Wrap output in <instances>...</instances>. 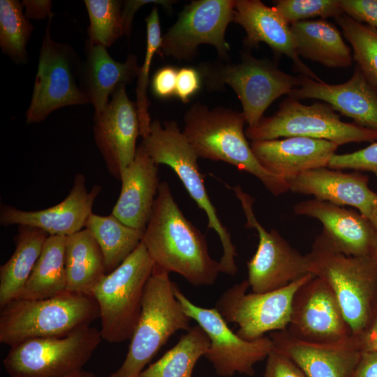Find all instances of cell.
I'll use <instances>...</instances> for the list:
<instances>
[{"label":"cell","instance_id":"cell-1","mask_svg":"<svg viewBox=\"0 0 377 377\" xmlns=\"http://www.w3.org/2000/svg\"><path fill=\"white\" fill-rule=\"evenodd\" d=\"M142 242L155 266L195 286L216 282L219 261L211 257L205 236L185 217L166 182L159 184Z\"/></svg>","mask_w":377,"mask_h":377},{"label":"cell","instance_id":"cell-2","mask_svg":"<svg viewBox=\"0 0 377 377\" xmlns=\"http://www.w3.org/2000/svg\"><path fill=\"white\" fill-rule=\"evenodd\" d=\"M183 133L198 158L228 163L258 178L274 195L289 191L287 182L265 170L254 156L244 131L242 112L228 108H209L196 103L184 115Z\"/></svg>","mask_w":377,"mask_h":377},{"label":"cell","instance_id":"cell-3","mask_svg":"<svg viewBox=\"0 0 377 377\" xmlns=\"http://www.w3.org/2000/svg\"><path fill=\"white\" fill-rule=\"evenodd\" d=\"M97 318L99 308L91 295L66 290L45 299H16L1 308L0 342L11 347L32 339L63 337Z\"/></svg>","mask_w":377,"mask_h":377},{"label":"cell","instance_id":"cell-4","mask_svg":"<svg viewBox=\"0 0 377 377\" xmlns=\"http://www.w3.org/2000/svg\"><path fill=\"white\" fill-rule=\"evenodd\" d=\"M306 255L313 274L330 286L353 337L359 338L377 311V258L346 256L330 247L320 235Z\"/></svg>","mask_w":377,"mask_h":377},{"label":"cell","instance_id":"cell-5","mask_svg":"<svg viewBox=\"0 0 377 377\" xmlns=\"http://www.w3.org/2000/svg\"><path fill=\"white\" fill-rule=\"evenodd\" d=\"M175 284L168 272L154 266L128 353L122 364L108 377H138L171 336L190 329L191 318L175 297Z\"/></svg>","mask_w":377,"mask_h":377},{"label":"cell","instance_id":"cell-6","mask_svg":"<svg viewBox=\"0 0 377 377\" xmlns=\"http://www.w3.org/2000/svg\"><path fill=\"white\" fill-rule=\"evenodd\" d=\"M141 145L158 165L171 168L182 181L186 190L206 214L208 228L218 234L223 248L219 261L220 272L235 275L238 270L237 256L230 234L222 224L212 203L199 170L195 151L175 121H151L149 133L142 138Z\"/></svg>","mask_w":377,"mask_h":377},{"label":"cell","instance_id":"cell-7","mask_svg":"<svg viewBox=\"0 0 377 377\" xmlns=\"http://www.w3.org/2000/svg\"><path fill=\"white\" fill-rule=\"evenodd\" d=\"M154 266L141 242L118 267L105 274L94 286L91 295L98 305L102 339L111 343L131 340Z\"/></svg>","mask_w":377,"mask_h":377},{"label":"cell","instance_id":"cell-8","mask_svg":"<svg viewBox=\"0 0 377 377\" xmlns=\"http://www.w3.org/2000/svg\"><path fill=\"white\" fill-rule=\"evenodd\" d=\"M198 70L209 90L230 87L242 105L248 127L256 126L269 105L300 85L299 77L288 74L267 59L244 52L239 62L200 64Z\"/></svg>","mask_w":377,"mask_h":377},{"label":"cell","instance_id":"cell-9","mask_svg":"<svg viewBox=\"0 0 377 377\" xmlns=\"http://www.w3.org/2000/svg\"><path fill=\"white\" fill-rule=\"evenodd\" d=\"M245 135L251 142L300 136L326 140L339 146L377 140V131L343 121L328 103L307 105L290 96L273 115L263 117L256 126L247 127Z\"/></svg>","mask_w":377,"mask_h":377},{"label":"cell","instance_id":"cell-10","mask_svg":"<svg viewBox=\"0 0 377 377\" xmlns=\"http://www.w3.org/2000/svg\"><path fill=\"white\" fill-rule=\"evenodd\" d=\"M101 340L100 330L91 326L32 339L10 347L3 364L10 377H71L83 371Z\"/></svg>","mask_w":377,"mask_h":377},{"label":"cell","instance_id":"cell-11","mask_svg":"<svg viewBox=\"0 0 377 377\" xmlns=\"http://www.w3.org/2000/svg\"><path fill=\"white\" fill-rule=\"evenodd\" d=\"M51 20L43 38L31 100L26 112L28 124L40 122L62 107L90 103L78 84L82 62L70 45L51 38Z\"/></svg>","mask_w":377,"mask_h":377},{"label":"cell","instance_id":"cell-12","mask_svg":"<svg viewBox=\"0 0 377 377\" xmlns=\"http://www.w3.org/2000/svg\"><path fill=\"white\" fill-rule=\"evenodd\" d=\"M314 276L307 274L283 288L263 293H246L249 284L246 279L227 289L215 308L228 323L237 325V334L241 338L253 341L268 332L287 329L295 293Z\"/></svg>","mask_w":377,"mask_h":377},{"label":"cell","instance_id":"cell-13","mask_svg":"<svg viewBox=\"0 0 377 377\" xmlns=\"http://www.w3.org/2000/svg\"><path fill=\"white\" fill-rule=\"evenodd\" d=\"M240 200L246 218V228L257 230V250L247 262L248 283L253 293H263L283 288L307 274H312L307 255L294 249L274 230L267 231L257 220L253 211L254 200L239 186L231 187Z\"/></svg>","mask_w":377,"mask_h":377},{"label":"cell","instance_id":"cell-14","mask_svg":"<svg viewBox=\"0 0 377 377\" xmlns=\"http://www.w3.org/2000/svg\"><path fill=\"white\" fill-rule=\"evenodd\" d=\"M175 295L184 312L194 320L209 339L205 355L213 365L217 375L230 377L235 374L251 376L254 365L266 359L274 348L269 337L247 341L234 333L218 310L193 304L175 286Z\"/></svg>","mask_w":377,"mask_h":377},{"label":"cell","instance_id":"cell-15","mask_svg":"<svg viewBox=\"0 0 377 377\" xmlns=\"http://www.w3.org/2000/svg\"><path fill=\"white\" fill-rule=\"evenodd\" d=\"M235 0H194L186 5L177 21L162 36L160 51L178 60L191 61L202 44L214 47L226 60L230 47L226 29L232 22Z\"/></svg>","mask_w":377,"mask_h":377},{"label":"cell","instance_id":"cell-16","mask_svg":"<svg viewBox=\"0 0 377 377\" xmlns=\"http://www.w3.org/2000/svg\"><path fill=\"white\" fill-rule=\"evenodd\" d=\"M286 330L298 339L315 343H337L353 337L334 293L316 276L295 293Z\"/></svg>","mask_w":377,"mask_h":377},{"label":"cell","instance_id":"cell-17","mask_svg":"<svg viewBox=\"0 0 377 377\" xmlns=\"http://www.w3.org/2000/svg\"><path fill=\"white\" fill-rule=\"evenodd\" d=\"M126 85H119L106 108L94 116L96 145L108 172L119 180L123 170L134 159L136 140L140 135L136 105L129 99Z\"/></svg>","mask_w":377,"mask_h":377},{"label":"cell","instance_id":"cell-18","mask_svg":"<svg viewBox=\"0 0 377 377\" xmlns=\"http://www.w3.org/2000/svg\"><path fill=\"white\" fill-rule=\"evenodd\" d=\"M295 214L318 219L320 236L334 250L348 256L374 257L377 254V230L358 211L313 198L297 203Z\"/></svg>","mask_w":377,"mask_h":377},{"label":"cell","instance_id":"cell-19","mask_svg":"<svg viewBox=\"0 0 377 377\" xmlns=\"http://www.w3.org/2000/svg\"><path fill=\"white\" fill-rule=\"evenodd\" d=\"M101 188V186L95 184L87 191L84 176L77 173L69 193L61 202L36 211L1 205L0 223L3 226H27L39 228L48 235L68 237L85 227Z\"/></svg>","mask_w":377,"mask_h":377},{"label":"cell","instance_id":"cell-20","mask_svg":"<svg viewBox=\"0 0 377 377\" xmlns=\"http://www.w3.org/2000/svg\"><path fill=\"white\" fill-rule=\"evenodd\" d=\"M362 172H343L328 167L310 170L288 182L289 191L339 206H350L377 227V193Z\"/></svg>","mask_w":377,"mask_h":377},{"label":"cell","instance_id":"cell-21","mask_svg":"<svg viewBox=\"0 0 377 377\" xmlns=\"http://www.w3.org/2000/svg\"><path fill=\"white\" fill-rule=\"evenodd\" d=\"M300 85L288 96L316 98L330 105L335 111L352 118L355 124L377 131V88L356 65L351 77L339 84H327L301 75Z\"/></svg>","mask_w":377,"mask_h":377},{"label":"cell","instance_id":"cell-22","mask_svg":"<svg viewBox=\"0 0 377 377\" xmlns=\"http://www.w3.org/2000/svg\"><path fill=\"white\" fill-rule=\"evenodd\" d=\"M274 348L296 364L307 377H350L362 350L357 338L337 343H315L292 336L286 329L269 336Z\"/></svg>","mask_w":377,"mask_h":377},{"label":"cell","instance_id":"cell-23","mask_svg":"<svg viewBox=\"0 0 377 377\" xmlns=\"http://www.w3.org/2000/svg\"><path fill=\"white\" fill-rule=\"evenodd\" d=\"M250 145L260 164L287 182L304 172L327 167L339 147L329 140L300 136L253 141Z\"/></svg>","mask_w":377,"mask_h":377},{"label":"cell","instance_id":"cell-24","mask_svg":"<svg viewBox=\"0 0 377 377\" xmlns=\"http://www.w3.org/2000/svg\"><path fill=\"white\" fill-rule=\"evenodd\" d=\"M232 22L244 29V43L248 47H257L265 43L274 53L290 58L302 75L320 80L297 55L290 25L273 7L259 0H235Z\"/></svg>","mask_w":377,"mask_h":377},{"label":"cell","instance_id":"cell-25","mask_svg":"<svg viewBox=\"0 0 377 377\" xmlns=\"http://www.w3.org/2000/svg\"><path fill=\"white\" fill-rule=\"evenodd\" d=\"M158 165L140 145L133 161L123 170L120 193L112 214L124 224L145 230L160 184Z\"/></svg>","mask_w":377,"mask_h":377},{"label":"cell","instance_id":"cell-26","mask_svg":"<svg viewBox=\"0 0 377 377\" xmlns=\"http://www.w3.org/2000/svg\"><path fill=\"white\" fill-rule=\"evenodd\" d=\"M140 67L135 54H128L124 62H118L110 57L106 47L87 40L80 83L94 106V116L106 108L109 96L119 85L130 83L138 77Z\"/></svg>","mask_w":377,"mask_h":377},{"label":"cell","instance_id":"cell-27","mask_svg":"<svg viewBox=\"0 0 377 377\" xmlns=\"http://www.w3.org/2000/svg\"><path fill=\"white\" fill-rule=\"evenodd\" d=\"M297 55L330 68L352 65L353 54L338 29L325 19L290 25Z\"/></svg>","mask_w":377,"mask_h":377},{"label":"cell","instance_id":"cell-28","mask_svg":"<svg viewBox=\"0 0 377 377\" xmlns=\"http://www.w3.org/2000/svg\"><path fill=\"white\" fill-rule=\"evenodd\" d=\"M48 236L39 228L18 226L15 249L0 267L1 308L20 295Z\"/></svg>","mask_w":377,"mask_h":377},{"label":"cell","instance_id":"cell-29","mask_svg":"<svg viewBox=\"0 0 377 377\" xmlns=\"http://www.w3.org/2000/svg\"><path fill=\"white\" fill-rule=\"evenodd\" d=\"M65 266L66 289L76 293L91 295L107 274L102 251L88 229L66 237Z\"/></svg>","mask_w":377,"mask_h":377},{"label":"cell","instance_id":"cell-30","mask_svg":"<svg viewBox=\"0 0 377 377\" xmlns=\"http://www.w3.org/2000/svg\"><path fill=\"white\" fill-rule=\"evenodd\" d=\"M66 237L49 235L17 299L41 300L67 290L65 266Z\"/></svg>","mask_w":377,"mask_h":377},{"label":"cell","instance_id":"cell-31","mask_svg":"<svg viewBox=\"0 0 377 377\" xmlns=\"http://www.w3.org/2000/svg\"><path fill=\"white\" fill-rule=\"evenodd\" d=\"M84 228L90 231L102 251L107 274L118 267L135 250L145 230L124 224L112 213L102 216L92 212Z\"/></svg>","mask_w":377,"mask_h":377},{"label":"cell","instance_id":"cell-32","mask_svg":"<svg viewBox=\"0 0 377 377\" xmlns=\"http://www.w3.org/2000/svg\"><path fill=\"white\" fill-rule=\"evenodd\" d=\"M209 339L198 325L191 327L178 342L138 377H191L198 360L205 356Z\"/></svg>","mask_w":377,"mask_h":377},{"label":"cell","instance_id":"cell-33","mask_svg":"<svg viewBox=\"0 0 377 377\" xmlns=\"http://www.w3.org/2000/svg\"><path fill=\"white\" fill-rule=\"evenodd\" d=\"M23 7L17 0L0 1V47L17 64L27 62L26 48L33 31Z\"/></svg>","mask_w":377,"mask_h":377},{"label":"cell","instance_id":"cell-34","mask_svg":"<svg viewBox=\"0 0 377 377\" xmlns=\"http://www.w3.org/2000/svg\"><path fill=\"white\" fill-rule=\"evenodd\" d=\"M336 20L352 46L353 60L367 79L377 88V29L358 22L345 14Z\"/></svg>","mask_w":377,"mask_h":377},{"label":"cell","instance_id":"cell-35","mask_svg":"<svg viewBox=\"0 0 377 377\" xmlns=\"http://www.w3.org/2000/svg\"><path fill=\"white\" fill-rule=\"evenodd\" d=\"M147 24V42L145 55L142 65L140 67L136 87V108L138 111L140 135L145 138L149 132L151 118L148 112L149 101L147 89L151 64L154 54L160 50L162 36L158 10L154 6L149 15L145 18Z\"/></svg>","mask_w":377,"mask_h":377},{"label":"cell","instance_id":"cell-36","mask_svg":"<svg viewBox=\"0 0 377 377\" xmlns=\"http://www.w3.org/2000/svg\"><path fill=\"white\" fill-rule=\"evenodd\" d=\"M89 17V40L105 47H110L124 34L121 11L123 3L117 0H85Z\"/></svg>","mask_w":377,"mask_h":377},{"label":"cell","instance_id":"cell-37","mask_svg":"<svg viewBox=\"0 0 377 377\" xmlns=\"http://www.w3.org/2000/svg\"><path fill=\"white\" fill-rule=\"evenodd\" d=\"M273 8L289 25L308 19H321L343 15L340 0H279Z\"/></svg>","mask_w":377,"mask_h":377},{"label":"cell","instance_id":"cell-38","mask_svg":"<svg viewBox=\"0 0 377 377\" xmlns=\"http://www.w3.org/2000/svg\"><path fill=\"white\" fill-rule=\"evenodd\" d=\"M328 168L337 170L348 169L359 172H370L377 180V142L354 152L337 154L330 159Z\"/></svg>","mask_w":377,"mask_h":377},{"label":"cell","instance_id":"cell-39","mask_svg":"<svg viewBox=\"0 0 377 377\" xmlns=\"http://www.w3.org/2000/svg\"><path fill=\"white\" fill-rule=\"evenodd\" d=\"M343 13L377 29V0H340Z\"/></svg>","mask_w":377,"mask_h":377},{"label":"cell","instance_id":"cell-40","mask_svg":"<svg viewBox=\"0 0 377 377\" xmlns=\"http://www.w3.org/2000/svg\"><path fill=\"white\" fill-rule=\"evenodd\" d=\"M266 360L263 377H307L296 364L274 348Z\"/></svg>","mask_w":377,"mask_h":377},{"label":"cell","instance_id":"cell-41","mask_svg":"<svg viewBox=\"0 0 377 377\" xmlns=\"http://www.w3.org/2000/svg\"><path fill=\"white\" fill-rule=\"evenodd\" d=\"M201 75L198 69L183 67L178 70L175 95L184 103L189 102L190 98L199 90Z\"/></svg>","mask_w":377,"mask_h":377},{"label":"cell","instance_id":"cell-42","mask_svg":"<svg viewBox=\"0 0 377 377\" xmlns=\"http://www.w3.org/2000/svg\"><path fill=\"white\" fill-rule=\"evenodd\" d=\"M178 70L171 66H163L156 71L151 81L153 94L161 99L175 95Z\"/></svg>","mask_w":377,"mask_h":377},{"label":"cell","instance_id":"cell-43","mask_svg":"<svg viewBox=\"0 0 377 377\" xmlns=\"http://www.w3.org/2000/svg\"><path fill=\"white\" fill-rule=\"evenodd\" d=\"M175 2L167 0H127L124 1L121 17L124 34L129 36L132 29V21L135 13L145 4L154 3L164 7L167 10L172 8V4Z\"/></svg>","mask_w":377,"mask_h":377},{"label":"cell","instance_id":"cell-44","mask_svg":"<svg viewBox=\"0 0 377 377\" xmlns=\"http://www.w3.org/2000/svg\"><path fill=\"white\" fill-rule=\"evenodd\" d=\"M22 4L25 8L24 15L28 19H52L54 15L52 3L50 0H24Z\"/></svg>","mask_w":377,"mask_h":377},{"label":"cell","instance_id":"cell-45","mask_svg":"<svg viewBox=\"0 0 377 377\" xmlns=\"http://www.w3.org/2000/svg\"><path fill=\"white\" fill-rule=\"evenodd\" d=\"M350 377H377V352H362Z\"/></svg>","mask_w":377,"mask_h":377},{"label":"cell","instance_id":"cell-46","mask_svg":"<svg viewBox=\"0 0 377 377\" xmlns=\"http://www.w3.org/2000/svg\"><path fill=\"white\" fill-rule=\"evenodd\" d=\"M357 339L362 352H377V311L370 325Z\"/></svg>","mask_w":377,"mask_h":377},{"label":"cell","instance_id":"cell-47","mask_svg":"<svg viewBox=\"0 0 377 377\" xmlns=\"http://www.w3.org/2000/svg\"><path fill=\"white\" fill-rule=\"evenodd\" d=\"M71 377H98V376H97L96 375H95L94 374L91 372H88L83 370L80 371V373Z\"/></svg>","mask_w":377,"mask_h":377},{"label":"cell","instance_id":"cell-48","mask_svg":"<svg viewBox=\"0 0 377 377\" xmlns=\"http://www.w3.org/2000/svg\"><path fill=\"white\" fill-rule=\"evenodd\" d=\"M376 258H377V254H376Z\"/></svg>","mask_w":377,"mask_h":377}]
</instances>
